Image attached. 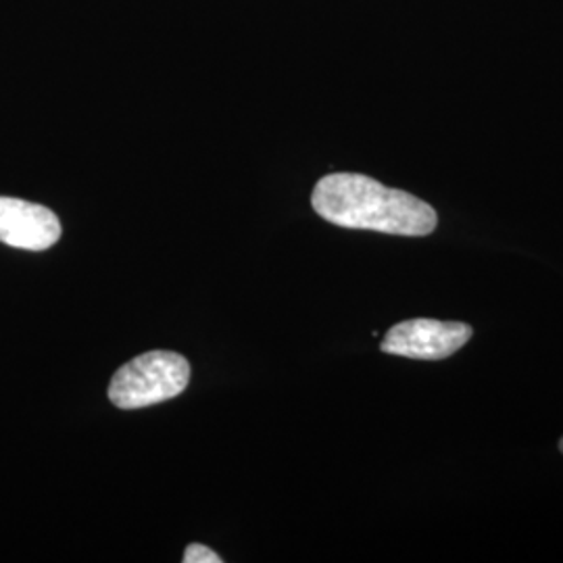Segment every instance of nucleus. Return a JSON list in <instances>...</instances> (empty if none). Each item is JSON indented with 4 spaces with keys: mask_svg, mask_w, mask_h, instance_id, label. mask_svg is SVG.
<instances>
[{
    "mask_svg": "<svg viewBox=\"0 0 563 563\" xmlns=\"http://www.w3.org/2000/svg\"><path fill=\"white\" fill-rule=\"evenodd\" d=\"M311 205L325 222L349 230L428 236L439 225V216L428 202L362 174L323 176L313 188Z\"/></svg>",
    "mask_w": 563,
    "mask_h": 563,
    "instance_id": "obj_1",
    "label": "nucleus"
},
{
    "mask_svg": "<svg viewBox=\"0 0 563 563\" xmlns=\"http://www.w3.org/2000/svg\"><path fill=\"white\" fill-rule=\"evenodd\" d=\"M188 380L190 363L180 353L148 351L121 365L107 395L120 409H142L176 399Z\"/></svg>",
    "mask_w": 563,
    "mask_h": 563,
    "instance_id": "obj_2",
    "label": "nucleus"
},
{
    "mask_svg": "<svg viewBox=\"0 0 563 563\" xmlns=\"http://www.w3.org/2000/svg\"><path fill=\"white\" fill-rule=\"evenodd\" d=\"M472 334L474 328L467 323L418 318L393 325L386 332L380 349L383 353L407 360L441 362L465 346Z\"/></svg>",
    "mask_w": 563,
    "mask_h": 563,
    "instance_id": "obj_3",
    "label": "nucleus"
},
{
    "mask_svg": "<svg viewBox=\"0 0 563 563\" xmlns=\"http://www.w3.org/2000/svg\"><path fill=\"white\" fill-rule=\"evenodd\" d=\"M59 218L44 205L0 197V242L23 251H46L60 239Z\"/></svg>",
    "mask_w": 563,
    "mask_h": 563,
    "instance_id": "obj_4",
    "label": "nucleus"
},
{
    "mask_svg": "<svg viewBox=\"0 0 563 563\" xmlns=\"http://www.w3.org/2000/svg\"><path fill=\"white\" fill-rule=\"evenodd\" d=\"M184 563H222L223 560L205 544L192 543L186 547V553L181 558Z\"/></svg>",
    "mask_w": 563,
    "mask_h": 563,
    "instance_id": "obj_5",
    "label": "nucleus"
},
{
    "mask_svg": "<svg viewBox=\"0 0 563 563\" xmlns=\"http://www.w3.org/2000/svg\"><path fill=\"white\" fill-rule=\"evenodd\" d=\"M560 451H562V453H563V437H562V441H560Z\"/></svg>",
    "mask_w": 563,
    "mask_h": 563,
    "instance_id": "obj_6",
    "label": "nucleus"
}]
</instances>
